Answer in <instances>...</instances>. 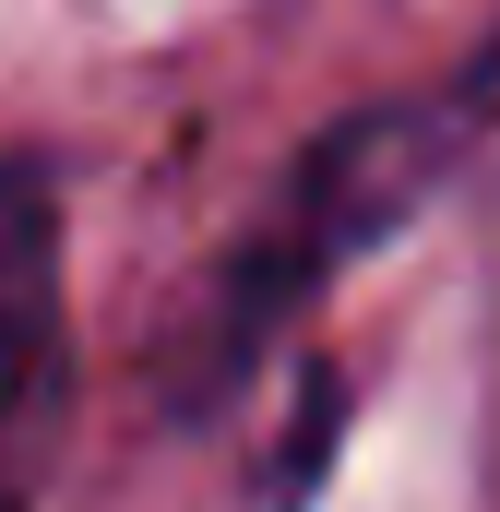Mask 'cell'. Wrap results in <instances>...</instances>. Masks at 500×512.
<instances>
[{"label":"cell","mask_w":500,"mask_h":512,"mask_svg":"<svg viewBox=\"0 0 500 512\" xmlns=\"http://www.w3.org/2000/svg\"><path fill=\"white\" fill-rule=\"evenodd\" d=\"M489 131H500V36L465 48L441 84L370 96V108H346L334 131H310L298 167L274 179V203H262L239 239H227V262L203 274L191 322L167 334V393H179V405H215L227 382H250V370L334 298V274H358L381 239H405V227L477 167Z\"/></svg>","instance_id":"cell-1"},{"label":"cell","mask_w":500,"mask_h":512,"mask_svg":"<svg viewBox=\"0 0 500 512\" xmlns=\"http://www.w3.org/2000/svg\"><path fill=\"white\" fill-rule=\"evenodd\" d=\"M72 239H60V167L36 143H0V512H36L72 453Z\"/></svg>","instance_id":"cell-2"}]
</instances>
